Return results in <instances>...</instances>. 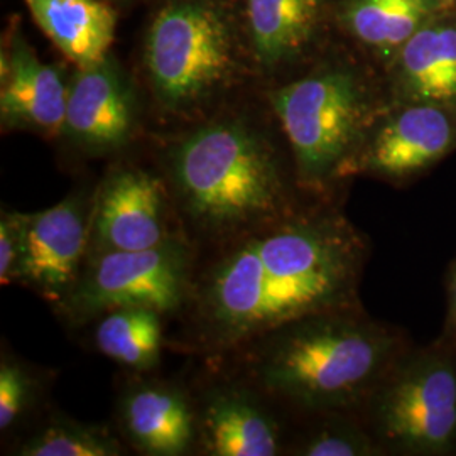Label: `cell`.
<instances>
[{"label": "cell", "instance_id": "obj_3", "mask_svg": "<svg viewBox=\"0 0 456 456\" xmlns=\"http://www.w3.org/2000/svg\"><path fill=\"white\" fill-rule=\"evenodd\" d=\"M181 212L193 227L232 239L301 203L294 169L276 144L240 117H222L186 134L167 154Z\"/></svg>", "mask_w": 456, "mask_h": 456}, {"label": "cell", "instance_id": "obj_8", "mask_svg": "<svg viewBox=\"0 0 456 456\" xmlns=\"http://www.w3.org/2000/svg\"><path fill=\"white\" fill-rule=\"evenodd\" d=\"M456 152V110L433 103H391L369 134L348 180L365 176L406 188Z\"/></svg>", "mask_w": 456, "mask_h": 456}, {"label": "cell", "instance_id": "obj_5", "mask_svg": "<svg viewBox=\"0 0 456 456\" xmlns=\"http://www.w3.org/2000/svg\"><path fill=\"white\" fill-rule=\"evenodd\" d=\"M357 414L384 455L456 456L455 337L412 343Z\"/></svg>", "mask_w": 456, "mask_h": 456}, {"label": "cell", "instance_id": "obj_7", "mask_svg": "<svg viewBox=\"0 0 456 456\" xmlns=\"http://www.w3.org/2000/svg\"><path fill=\"white\" fill-rule=\"evenodd\" d=\"M191 284L190 248L171 237L146 250L98 254L61 308L73 322L132 306L164 314L190 297Z\"/></svg>", "mask_w": 456, "mask_h": 456}, {"label": "cell", "instance_id": "obj_23", "mask_svg": "<svg viewBox=\"0 0 456 456\" xmlns=\"http://www.w3.org/2000/svg\"><path fill=\"white\" fill-rule=\"evenodd\" d=\"M24 240V213L2 210L0 216V282H14Z\"/></svg>", "mask_w": 456, "mask_h": 456}, {"label": "cell", "instance_id": "obj_1", "mask_svg": "<svg viewBox=\"0 0 456 456\" xmlns=\"http://www.w3.org/2000/svg\"><path fill=\"white\" fill-rule=\"evenodd\" d=\"M369 256L365 233L322 198L232 237L191 284L198 340L245 346L310 316L362 308Z\"/></svg>", "mask_w": 456, "mask_h": 456}, {"label": "cell", "instance_id": "obj_6", "mask_svg": "<svg viewBox=\"0 0 456 456\" xmlns=\"http://www.w3.org/2000/svg\"><path fill=\"white\" fill-rule=\"evenodd\" d=\"M232 17L216 0H167L152 19L144 61L164 110L186 114L222 94L239 69Z\"/></svg>", "mask_w": 456, "mask_h": 456}, {"label": "cell", "instance_id": "obj_20", "mask_svg": "<svg viewBox=\"0 0 456 456\" xmlns=\"http://www.w3.org/2000/svg\"><path fill=\"white\" fill-rule=\"evenodd\" d=\"M22 456H118L122 444L97 424H85L58 416L26 441Z\"/></svg>", "mask_w": 456, "mask_h": 456}, {"label": "cell", "instance_id": "obj_22", "mask_svg": "<svg viewBox=\"0 0 456 456\" xmlns=\"http://www.w3.org/2000/svg\"><path fill=\"white\" fill-rule=\"evenodd\" d=\"M34 380L12 360L0 363V429L5 433L31 408Z\"/></svg>", "mask_w": 456, "mask_h": 456}, {"label": "cell", "instance_id": "obj_15", "mask_svg": "<svg viewBox=\"0 0 456 456\" xmlns=\"http://www.w3.org/2000/svg\"><path fill=\"white\" fill-rule=\"evenodd\" d=\"M455 7L452 0H337L338 39L384 71L428 20Z\"/></svg>", "mask_w": 456, "mask_h": 456}, {"label": "cell", "instance_id": "obj_16", "mask_svg": "<svg viewBox=\"0 0 456 456\" xmlns=\"http://www.w3.org/2000/svg\"><path fill=\"white\" fill-rule=\"evenodd\" d=\"M203 448L212 456H274L281 428L248 392L218 389L208 394L198 419Z\"/></svg>", "mask_w": 456, "mask_h": 456}, {"label": "cell", "instance_id": "obj_17", "mask_svg": "<svg viewBox=\"0 0 456 456\" xmlns=\"http://www.w3.org/2000/svg\"><path fill=\"white\" fill-rule=\"evenodd\" d=\"M126 436L144 455L181 456L195 440L196 419L183 392L161 384L131 389L120 403Z\"/></svg>", "mask_w": 456, "mask_h": 456}, {"label": "cell", "instance_id": "obj_25", "mask_svg": "<svg viewBox=\"0 0 456 456\" xmlns=\"http://www.w3.org/2000/svg\"><path fill=\"white\" fill-rule=\"evenodd\" d=\"M452 2H455V0H452ZM455 7H456V5H455Z\"/></svg>", "mask_w": 456, "mask_h": 456}, {"label": "cell", "instance_id": "obj_9", "mask_svg": "<svg viewBox=\"0 0 456 456\" xmlns=\"http://www.w3.org/2000/svg\"><path fill=\"white\" fill-rule=\"evenodd\" d=\"M94 201L75 193L43 212L24 213V240L14 282L63 305L82 276Z\"/></svg>", "mask_w": 456, "mask_h": 456}, {"label": "cell", "instance_id": "obj_21", "mask_svg": "<svg viewBox=\"0 0 456 456\" xmlns=\"http://www.w3.org/2000/svg\"><path fill=\"white\" fill-rule=\"evenodd\" d=\"M318 421L296 444V455L379 456L384 455L367 426L355 412L314 414Z\"/></svg>", "mask_w": 456, "mask_h": 456}, {"label": "cell", "instance_id": "obj_26", "mask_svg": "<svg viewBox=\"0 0 456 456\" xmlns=\"http://www.w3.org/2000/svg\"><path fill=\"white\" fill-rule=\"evenodd\" d=\"M455 5H456V0H455Z\"/></svg>", "mask_w": 456, "mask_h": 456}, {"label": "cell", "instance_id": "obj_14", "mask_svg": "<svg viewBox=\"0 0 456 456\" xmlns=\"http://www.w3.org/2000/svg\"><path fill=\"white\" fill-rule=\"evenodd\" d=\"M68 88L60 69L43 63L20 34L9 39L7 53H2L0 118L4 129L63 132Z\"/></svg>", "mask_w": 456, "mask_h": 456}, {"label": "cell", "instance_id": "obj_4", "mask_svg": "<svg viewBox=\"0 0 456 456\" xmlns=\"http://www.w3.org/2000/svg\"><path fill=\"white\" fill-rule=\"evenodd\" d=\"M269 103L303 193L331 200L391 105L380 68L342 41L276 86Z\"/></svg>", "mask_w": 456, "mask_h": 456}, {"label": "cell", "instance_id": "obj_12", "mask_svg": "<svg viewBox=\"0 0 456 456\" xmlns=\"http://www.w3.org/2000/svg\"><path fill=\"white\" fill-rule=\"evenodd\" d=\"M135 97L131 83L110 56L78 68L68 88L66 137L88 152L107 154L131 141Z\"/></svg>", "mask_w": 456, "mask_h": 456}, {"label": "cell", "instance_id": "obj_18", "mask_svg": "<svg viewBox=\"0 0 456 456\" xmlns=\"http://www.w3.org/2000/svg\"><path fill=\"white\" fill-rule=\"evenodd\" d=\"M43 33L78 68L102 61L114 41L115 12L100 0H26Z\"/></svg>", "mask_w": 456, "mask_h": 456}, {"label": "cell", "instance_id": "obj_11", "mask_svg": "<svg viewBox=\"0 0 456 456\" xmlns=\"http://www.w3.org/2000/svg\"><path fill=\"white\" fill-rule=\"evenodd\" d=\"M163 183L139 167H120L102 181L92 208L90 247L95 256L146 250L169 240Z\"/></svg>", "mask_w": 456, "mask_h": 456}, {"label": "cell", "instance_id": "obj_24", "mask_svg": "<svg viewBox=\"0 0 456 456\" xmlns=\"http://www.w3.org/2000/svg\"><path fill=\"white\" fill-rule=\"evenodd\" d=\"M444 288H446V318L443 331L456 338V257L450 262L446 277H444Z\"/></svg>", "mask_w": 456, "mask_h": 456}, {"label": "cell", "instance_id": "obj_10", "mask_svg": "<svg viewBox=\"0 0 456 456\" xmlns=\"http://www.w3.org/2000/svg\"><path fill=\"white\" fill-rule=\"evenodd\" d=\"M337 0H245L248 46L265 75H296L337 36Z\"/></svg>", "mask_w": 456, "mask_h": 456}, {"label": "cell", "instance_id": "obj_13", "mask_svg": "<svg viewBox=\"0 0 456 456\" xmlns=\"http://www.w3.org/2000/svg\"><path fill=\"white\" fill-rule=\"evenodd\" d=\"M382 73L391 103L456 110V7L428 20Z\"/></svg>", "mask_w": 456, "mask_h": 456}, {"label": "cell", "instance_id": "obj_19", "mask_svg": "<svg viewBox=\"0 0 456 456\" xmlns=\"http://www.w3.org/2000/svg\"><path fill=\"white\" fill-rule=\"evenodd\" d=\"M161 316L159 311L139 306L103 313L95 328L98 352L134 370H151L161 357Z\"/></svg>", "mask_w": 456, "mask_h": 456}, {"label": "cell", "instance_id": "obj_2", "mask_svg": "<svg viewBox=\"0 0 456 456\" xmlns=\"http://www.w3.org/2000/svg\"><path fill=\"white\" fill-rule=\"evenodd\" d=\"M252 345V372L265 391L310 414H357L412 342L357 308L294 322Z\"/></svg>", "mask_w": 456, "mask_h": 456}]
</instances>
